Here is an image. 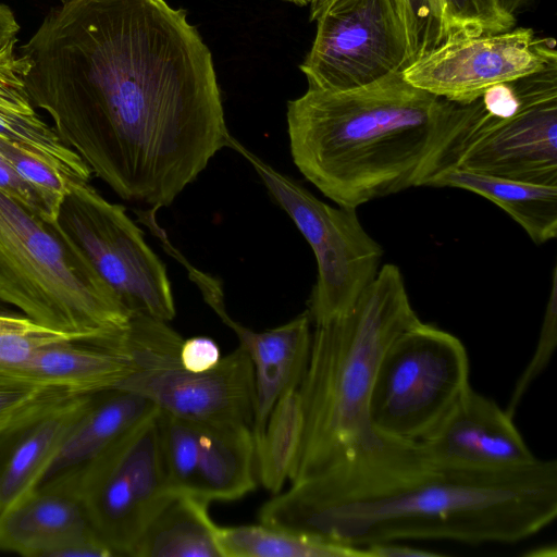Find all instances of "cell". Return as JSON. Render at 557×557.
<instances>
[{
    "label": "cell",
    "mask_w": 557,
    "mask_h": 557,
    "mask_svg": "<svg viewBox=\"0 0 557 557\" xmlns=\"http://www.w3.org/2000/svg\"><path fill=\"white\" fill-rule=\"evenodd\" d=\"M20 57L33 104L124 200L170 206L228 145L212 53L165 0H61Z\"/></svg>",
    "instance_id": "6da1fadb"
},
{
    "label": "cell",
    "mask_w": 557,
    "mask_h": 557,
    "mask_svg": "<svg viewBox=\"0 0 557 557\" xmlns=\"http://www.w3.org/2000/svg\"><path fill=\"white\" fill-rule=\"evenodd\" d=\"M400 270L384 264L344 313L314 325L298 387L304 428L290 483L312 479L325 500L384 492L430 470L416 442L373 428L369 399L392 342L420 323Z\"/></svg>",
    "instance_id": "7a4b0ae2"
},
{
    "label": "cell",
    "mask_w": 557,
    "mask_h": 557,
    "mask_svg": "<svg viewBox=\"0 0 557 557\" xmlns=\"http://www.w3.org/2000/svg\"><path fill=\"white\" fill-rule=\"evenodd\" d=\"M482 102L460 104L424 91L401 72L338 91L308 88L287 103L293 161L336 205L424 186L453 164Z\"/></svg>",
    "instance_id": "3957f363"
},
{
    "label": "cell",
    "mask_w": 557,
    "mask_h": 557,
    "mask_svg": "<svg viewBox=\"0 0 557 557\" xmlns=\"http://www.w3.org/2000/svg\"><path fill=\"white\" fill-rule=\"evenodd\" d=\"M557 516V461L499 472L434 470L369 497L307 503L275 494L259 522L364 547L399 540L515 544Z\"/></svg>",
    "instance_id": "277c9868"
},
{
    "label": "cell",
    "mask_w": 557,
    "mask_h": 557,
    "mask_svg": "<svg viewBox=\"0 0 557 557\" xmlns=\"http://www.w3.org/2000/svg\"><path fill=\"white\" fill-rule=\"evenodd\" d=\"M0 300L42 326L102 345L132 317L57 222L2 191Z\"/></svg>",
    "instance_id": "5b68a950"
},
{
    "label": "cell",
    "mask_w": 557,
    "mask_h": 557,
    "mask_svg": "<svg viewBox=\"0 0 557 557\" xmlns=\"http://www.w3.org/2000/svg\"><path fill=\"white\" fill-rule=\"evenodd\" d=\"M183 337L169 322L132 314L111 347L132 371L116 387L136 393L160 411L198 422H243L252 428L253 370L238 346L205 372L180 360Z\"/></svg>",
    "instance_id": "8992f818"
},
{
    "label": "cell",
    "mask_w": 557,
    "mask_h": 557,
    "mask_svg": "<svg viewBox=\"0 0 557 557\" xmlns=\"http://www.w3.org/2000/svg\"><path fill=\"white\" fill-rule=\"evenodd\" d=\"M462 342L420 322L384 352L369 399L370 421L381 435L418 442L432 433L471 387Z\"/></svg>",
    "instance_id": "52a82bcc"
},
{
    "label": "cell",
    "mask_w": 557,
    "mask_h": 557,
    "mask_svg": "<svg viewBox=\"0 0 557 557\" xmlns=\"http://www.w3.org/2000/svg\"><path fill=\"white\" fill-rule=\"evenodd\" d=\"M227 147L251 164L313 251L318 275L307 309L312 324L347 311L376 276L383 256L381 245L361 225L357 209L326 205L232 135Z\"/></svg>",
    "instance_id": "ba28073f"
},
{
    "label": "cell",
    "mask_w": 557,
    "mask_h": 557,
    "mask_svg": "<svg viewBox=\"0 0 557 557\" xmlns=\"http://www.w3.org/2000/svg\"><path fill=\"white\" fill-rule=\"evenodd\" d=\"M158 417L154 408L84 467L65 472L73 475L92 529L114 556H132L175 495L164 469Z\"/></svg>",
    "instance_id": "9c48e42d"
},
{
    "label": "cell",
    "mask_w": 557,
    "mask_h": 557,
    "mask_svg": "<svg viewBox=\"0 0 557 557\" xmlns=\"http://www.w3.org/2000/svg\"><path fill=\"white\" fill-rule=\"evenodd\" d=\"M55 222L132 314L175 317L166 268L125 207L71 181Z\"/></svg>",
    "instance_id": "30bf717a"
},
{
    "label": "cell",
    "mask_w": 557,
    "mask_h": 557,
    "mask_svg": "<svg viewBox=\"0 0 557 557\" xmlns=\"http://www.w3.org/2000/svg\"><path fill=\"white\" fill-rule=\"evenodd\" d=\"M515 84L517 110L499 117L482 104L450 165L557 186V63L520 77Z\"/></svg>",
    "instance_id": "8fae6325"
},
{
    "label": "cell",
    "mask_w": 557,
    "mask_h": 557,
    "mask_svg": "<svg viewBox=\"0 0 557 557\" xmlns=\"http://www.w3.org/2000/svg\"><path fill=\"white\" fill-rule=\"evenodd\" d=\"M315 22V37L300 65L308 88L351 89L410 64L394 0H337Z\"/></svg>",
    "instance_id": "7c38bea8"
},
{
    "label": "cell",
    "mask_w": 557,
    "mask_h": 557,
    "mask_svg": "<svg viewBox=\"0 0 557 557\" xmlns=\"http://www.w3.org/2000/svg\"><path fill=\"white\" fill-rule=\"evenodd\" d=\"M557 63L556 41L532 28L513 27L447 40L409 64L407 82L434 96L467 104L490 87L516 81Z\"/></svg>",
    "instance_id": "4fadbf2b"
},
{
    "label": "cell",
    "mask_w": 557,
    "mask_h": 557,
    "mask_svg": "<svg viewBox=\"0 0 557 557\" xmlns=\"http://www.w3.org/2000/svg\"><path fill=\"white\" fill-rule=\"evenodd\" d=\"M416 445L423 460L440 471L499 472L537 460L513 417L472 387L441 424Z\"/></svg>",
    "instance_id": "5bb4252c"
},
{
    "label": "cell",
    "mask_w": 557,
    "mask_h": 557,
    "mask_svg": "<svg viewBox=\"0 0 557 557\" xmlns=\"http://www.w3.org/2000/svg\"><path fill=\"white\" fill-rule=\"evenodd\" d=\"M94 395L47 389L0 430V516L40 485Z\"/></svg>",
    "instance_id": "9a60e30c"
},
{
    "label": "cell",
    "mask_w": 557,
    "mask_h": 557,
    "mask_svg": "<svg viewBox=\"0 0 557 557\" xmlns=\"http://www.w3.org/2000/svg\"><path fill=\"white\" fill-rule=\"evenodd\" d=\"M131 371L128 360L115 350L67 337L37 348L20 362L0 367V383L86 395L116 388Z\"/></svg>",
    "instance_id": "2e32d148"
},
{
    "label": "cell",
    "mask_w": 557,
    "mask_h": 557,
    "mask_svg": "<svg viewBox=\"0 0 557 557\" xmlns=\"http://www.w3.org/2000/svg\"><path fill=\"white\" fill-rule=\"evenodd\" d=\"M223 323L234 331L252 364V433L257 443L275 404L301 383L309 360L312 322L306 310L287 323L262 332L252 331L230 315Z\"/></svg>",
    "instance_id": "e0dca14e"
},
{
    "label": "cell",
    "mask_w": 557,
    "mask_h": 557,
    "mask_svg": "<svg viewBox=\"0 0 557 557\" xmlns=\"http://www.w3.org/2000/svg\"><path fill=\"white\" fill-rule=\"evenodd\" d=\"M87 530L94 529L73 475L63 473L44 481L0 516V550L46 557L69 536Z\"/></svg>",
    "instance_id": "ac0fdd59"
},
{
    "label": "cell",
    "mask_w": 557,
    "mask_h": 557,
    "mask_svg": "<svg viewBox=\"0 0 557 557\" xmlns=\"http://www.w3.org/2000/svg\"><path fill=\"white\" fill-rule=\"evenodd\" d=\"M16 38L0 48V138L23 146L52 162L71 181L87 182L91 171L36 112L26 89Z\"/></svg>",
    "instance_id": "d6986e66"
},
{
    "label": "cell",
    "mask_w": 557,
    "mask_h": 557,
    "mask_svg": "<svg viewBox=\"0 0 557 557\" xmlns=\"http://www.w3.org/2000/svg\"><path fill=\"white\" fill-rule=\"evenodd\" d=\"M258 481L252 428L243 422H200L196 496L208 502L236 500Z\"/></svg>",
    "instance_id": "ffe728a7"
},
{
    "label": "cell",
    "mask_w": 557,
    "mask_h": 557,
    "mask_svg": "<svg viewBox=\"0 0 557 557\" xmlns=\"http://www.w3.org/2000/svg\"><path fill=\"white\" fill-rule=\"evenodd\" d=\"M482 196L502 208L537 245L557 236V186L540 185L447 165L425 183Z\"/></svg>",
    "instance_id": "44dd1931"
},
{
    "label": "cell",
    "mask_w": 557,
    "mask_h": 557,
    "mask_svg": "<svg viewBox=\"0 0 557 557\" xmlns=\"http://www.w3.org/2000/svg\"><path fill=\"white\" fill-rule=\"evenodd\" d=\"M154 408L140 395L125 389L114 388L95 394L42 482L84 467Z\"/></svg>",
    "instance_id": "7402d4cb"
},
{
    "label": "cell",
    "mask_w": 557,
    "mask_h": 557,
    "mask_svg": "<svg viewBox=\"0 0 557 557\" xmlns=\"http://www.w3.org/2000/svg\"><path fill=\"white\" fill-rule=\"evenodd\" d=\"M209 503L175 494L139 539L133 557H221Z\"/></svg>",
    "instance_id": "603a6c76"
},
{
    "label": "cell",
    "mask_w": 557,
    "mask_h": 557,
    "mask_svg": "<svg viewBox=\"0 0 557 557\" xmlns=\"http://www.w3.org/2000/svg\"><path fill=\"white\" fill-rule=\"evenodd\" d=\"M221 557H368L364 547L263 523L216 527Z\"/></svg>",
    "instance_id": "cb8c5ba5"
},
{
    "label": "cell",
    "mask_w": 557,
    "mask_h": 557,
    "mask_svg": "<svg viewBox=\"0 0 557 557\" xmlns=\"http://www.w3.org/2000/svg\"><path fill=\"white\" fill-rule=\"evenodd\" d=\"M304 428L298 388L285 393L273 407L262 436L256 443L257 476L262 486L277 494L289 481Z\"/></svg>",
    "instance_id": "d4e9b609"
},
{
    "label": "cell",
    "mask_w": 557,
    "mask_h": 557,
    "mask_svg": "<svg viewBox=\"0 0 557 557\" xmlns=\"http://www.w3.org/2000/svg\"><path fill=\"white\" fill-rule=\"evenodd\" d=\"M158 419L161 453L169 485L175 494L196 496L200 422L160 410Z\"/></svg>",
    "instance_id": "484cf974"
},
{
    "label": "cell",
    "mask_w": 557,
    "mask_h": 557,
    "mask_svg": "<svg viewBox=\"0 0 557 557\" xmlns=\"http://www.w3.org/2000/svg\"><path fill=\"white\" fill-rule=\"evenodd\" d=\"M405 27L410 64L448 39L442 0H394Z\"/></svg>",
    "instance_id": "4316f807"
},
{
    "label": "cell",
    "mask_w": 557,
    "mask_h": 557,
    "mask_svg": "<svg viewBox=\"0 0 557 557\" xmlns=\"http://www.w3.org/2000/svg\"><path fill=\"white\" fill-rule=\"evenodd\" d=\"M448 39H458L509 30L515 16L507 13L499 0H442Z\"/></svg>",
    "instance_id": "83f0119b"
},
{
    "label": "cell",
    "mask_w": 557,
    "mask_h": 557,
    "mask_svg": "<svg viewBox=\"0 0 557 557\" xmlns=\"http://www.w3.org/2000/svg\"><path fill=\"white\" fill-rule=\"evenodd\" d=\"M67 337L75 336L50 330L14 310L0 311V367L20 362L37 348Z\"/></svg>",
    "instance_id": "f1b7e54d"
},
{
    "label": "cell",
    "mask_w": 557,
    "mask_h": 557,
    "mask_svg": "<svg viewBox=\"0 0 557 557\" xmlns=\"http://www.w3.org/2000/svg\"><path fill=\"white\" fill-rule=\"evenodd\" d=\"M0 153L33 186L39 189L59 212L71 180L42 156L0 138Z\"/></svg>",
    "instance_id": "f546056e"
},
{
    "label": "cell",
    "mask_w": 557,
    "mask_h": 557,
    "mask_svg": "<svg viewBox=\"0 0 557 557\" xmlns=\"http://www.w3.org/2000/svg\"><path fill=\"white\" fill-rule=\"evenodd\" d=\"M557 345V265L552 272V286L547 299L537 344L531 360L518 377L512 389L506 411L515 413L532 383L547 367Z\"/></svg>",
    "instance_id": "4dcf8cb0"
},
{
    "label": "cell",
    "mask_w": 557,
    "mask_h": 557,
    "mask_svg": "<svg viewBox=\"0 0 557 557\" xmlns=\"http://www.w3.org/2000/svg\"><path fill=\"white\" fill-rule=\"evenodd\" d=\"M0 191L18 201L44 220L55 222L58 211L47 197L29 184L0 153Z\"/></svg>",
    "instance_id": "1f68e13d"
},
{
    "label": "cell",
    "mask_w": 557,
    "mask_h": 557,
    "mask_svg": "<svg viewBox=\"0 0 557 557\" xmlns=\"http://www.w3.org/2000/svg\"><path fill=\"white\" fill-rule=\"evenodd\" d=\"M222 355L214 339L207 336H194L183 339L180 348L182 364L193 372H205L214 368Z\"/></svg>",
    "instance_id": "d6a6232c"
},
{
    "label": "cell",
    "mask_w": 557,
    "mask_h": 557,
    "mask_svg": "<svg viewBox=\"0 0 557 557\" xmlns=\"http://www.w3.org/2000/svg\"><path fill=\"white\" fill-rule=\"evenodd\" d=\"M45 391L0 383V430L8 425Z\"/></svg>",
    "instance_id": "836d02e7"
},
{
    "label": "cell",
    "mask_w": 557,
    "mask_h": 557,
    "mask_svg": "<svg viewBox=\"0 0 557 557\" xmlns=\"http://www.w3.org/2000/svg\"><path fill=\"white\" fill-rule=\"evenodd\" d=\"M368 557H436L440 553L411 547L395 542H380L364 546Z\"/></svg>",
    "instance_id": "e575fe53"
},
{
    "label": "cell",
    "mask_w": 557,
    "mask_h": 557,
    "mask_svg": "<svg viewBox=\"0 0 557 557\" xmlns=\"http://www.w3.org/2000/svg\"><path fill=\"white\" fill-rule=\"evenodd\" d=\"M336 1L337 0H311L309 4L310 21H317Z\"/></svg>",
    "instance_id": "d590c367"
},
{
    "label": "cell",
    "mask_w": 557,
    "mask_h": 557,
    "mask_svg": "<svg viewBox=\"0 0 557 557\" xmlns=\"http://www.w3.org/2000/svg\"><path fill=\"white\" fill-rule=\"evenodd\" d=\"M531 2L532 0H499L503 9L512 16L521 12Z\"/></svg>",
    "instance_id": "8d00e7d4"
},
{
    "label": "cell",
    "mask_w": 557,
    "mask_h": 557,
    "mask_svg": "<svg viewBox=\"0 0 557 557\" xmlns=\"http://www.w3.org/2000/svg\"><path fill=\"white\" fill-rule=\"evenodd\" d=\"M285 1L295 3V4L300 5V7L309 5L310 2H311V0H285Z\"/></svg>",
    "instance_id": "74e56055"
},
{
    "label": "cell",
    "mask_w": 557,
    "mask_h": 557,
    "mask_svg": "<svg viewBox=\"0 0 557 557\" xmlns=\"http://www.w3.org/2000/svg\"><path fill=\"white\" fill-rule=\"evenodd\" d=\"M9 305L0 300V311H10Z\"/></svg>",
    "instance_id": "f35d334b"
}]
</instances>
